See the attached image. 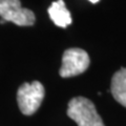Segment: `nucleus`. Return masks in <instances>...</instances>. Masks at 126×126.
Segmentation results:
<instances>
[{"label": "nucleus", "mask_w": 126, "mask_h": 126, "mask_svg": "<svg viewBox=\"0 0 126 126\" xmlns=\"http://www.w3.org/2000/svg\"><path fill=\"white\" fill-rule=\"evenodd\" d=\"M67 116L78 126H105L94 103L84 97H75L68 102Z\"/></svg>", "instance_id": "obj_1"}, {"label": "nucleus", "mask_w": 126, "mask_h": 126, "mask_svg": "<svg viewBox=\"0 0 126 126\" xmlns=\"http://www.w3.org/2000/svg\"><path fill=\"white\" fill-rule=\"evenodd\" d=\"M44 94V86L39 81L23 83L17 93V102L20 111L25 116H32L35 113L40 107Z\"/></svg>", "instance_id": "obj_2"}, {"label": "nucleus", "mask_w": 126, "mask_h": 126, "mask_svg": "<svg viewBox=\"0 0 126 126\" xmlns=\"http://www.w3.org/2000/svg\"><path fill=\"white\" fill-rule=\"evenodd\" d=\"M90 59L88 54L82 48L73 47L63 53L62 64L59 74L62 78L78 76L88 68Z\"/></svg>", "instance_id": "obj_3"}, {"label": "nucleus", "mask_w": 126, "mask_h": 126, "mask_svg": "<svg viewBox=\"0 0 126 126\" xmlns=\"http://www.w3.org/2000/svg\"><path fill=\"white\" fill-rule=\"evenodd\" d=\"M0 17L20 26H30L35 23V14L21 6L20 0H0Z\"/></svg>", "instance_id": "obj_4"}, {"label": "nucleus", "mask_w": 126, "mask_h": 126, "mask_svg": "<svg viewBox=\"0 0 126 126\" xmlns=\"http://www.w3.org/2000/svg\"><path fill=\"white\" fill-rule=\"evenodd\" d=\"M47 12H48L49 18L57 26L65 29L69 24H72V16L69 11L66 9L65 2L63 0L53 2Z\"/></svg>", "instance_id": "obj_5"}, {"label": "nucleus", "mask_w": 126, "mask_h": 126, "mask_svg": "<svg viewBox=\"0 0 126 126\" xmlns=\"http://www.w3.org/2000/svg\"><path fill=\"white\" fill-rule=\"evenodd\" d=\"M110 92L121 105L126 107V68L122 67L115 73L111 79Z\"/></svg>", "instance_id": "obj_6"}, {"label": "nucleus", "mask_w": 126, "mask_h": 126, "mask_svg": "<svg viewBox=\"0 0 126 126\" xmlns=\"http://www.w3.org/2000/svg\"><path fill=\"white\" fill-rule=\"evenodd\" d=\"M89 1L92 2V3H97V2H99L100 0H89Z\"/></svg>", "instance_id": "obj_7"}]
</instances>
